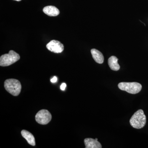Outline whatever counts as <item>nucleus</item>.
Here are the masks:
<instances>
[{
	"label": "nucleus",
	"instance_id": "6e6552de",
	"mask_svg": "<svg viewBox=\"0 0 148 148\" xmlns=\"http://www.w3.org/2000/svg\"><path fill=\"white\" fill-rule=\"evenodd\" d=\"M43 11L47 15L49 16H56L60 13L59 10L54 6H47L43 9Z\"/></svg>",
	"mask_w": 148,
	"mask_h": 148
},
{
	"label": "nucleus",
	"instance_id": "20e7f679",
	"mask_svg": "<svg viewBox=\"0 0 148 148\" xmlns=\"http://www.w3.org/2000/svg\"><path fill=\"white\" fill-rule=\"evenodd\" d=\"M118 87L121 90L126 91L130 94H137L141 91L142 85L139 83L121 82L119 84Z\"/></svg>",
	"mask_w": 148,
	"mask_h": 148
},
{
	"label": "nucleus",
	"instance_id": "2eb2a0df",
	"mask_svg": "<svg viewBox=\"0 0 148 148\" xmlns=\"http://www.w3.org/2000/svg\"><path fill=\"white\" fill-rule=\"evenodd\" d=\"M95 140H97V141H98V139H97V138H96V139H95Z\"/></svg>",
	"mask_w": 148,
	"mask_h": 148
},
{
	"label": "nucleus",
	"instance_id": "9b49d317",
	"mask_svg": "<svg viewBox=\"0 0 148 148\" xmlns=\"http://www.w3.org/2000/svg\"><path fill=\"white\" fill-rule=\"evenodd\" d=\"M118 59L116 56H112L108 59V65L110 68L114 71H118L119 70L120 67L118 63Z\"/></svg>",
	"mask_w": 148,
	"mask_h": 148
},
{
	"label": "nucleus",
	"instance_id": "f8f14e48",
	"mask_svg": "<svg viewBox=\"0 0 148 148\" xmlns=\"http://www.w3.org/2000/svg\"><path fill=\"white\" fill-rule=\"evenodd\" d=\"M66 87V84L65 83H63L61 86V90H64Z\"/></svg>",
	"mask_w": 148,
	"mask_h": 148
},
{
	"label": "nucleus",
	"instance_id": "4468645a",
	"mask_svg": "<svg viewBox=\"0 0 148 148\" xmlns=\"http://www.w3.org/2000/svg\"><path fill=\"white\" fill-rule=\"evenodd\" d=\"M14 1H21V0H14Z\"/></svg>",
	"mask_w": 148,
	"mask_h": 148
},
{
	"label": "nucleus",
	"instance_id": "f257e3e1",
	"mask_svg": "<svg viewBox=\"0 0 148 148\" xmlns=\"http://www.w3.org/2000/svg\"><path fill=\"white\" fill-rule=\"evenodd\" d=\"M131 126L136 129H141L145 125L146 116L142 110H139L134 114L130 120Z\"/></svg>",
	"mask_w": 148,
	"mask_h": 148
},
{
	"label": "nucleus",
	"instance_id": "1a4fd4ad",
	"mask_svg": "<svg viewBox=\"0 0 148 148\" xmlns=\"http://www.w3.org/2000/svg\"><path fill=\"white\" fill-rule=\"evenodd\" d=\"M21 134L22 137L27 140L29 145L33 146L36 145L35 138L32 133L27 130H23L21 131Z\"/></svg>",
	"mask_w": 148,
	"mask_h": 148
},
{
	"label": "nucleus",
	"instance_id": "0eeeda50",
	"mask_svg": "<svg viewBox=\"0 0 148 148\" xmlns=\"http://www.w3.org/2000/svg\"><path fill=\"white\" fill-rule=\"evenodd\" d=\"M86 148H101V143L95 139L92 138H86L84 140Z\"/></svg>",
	"mask_w": 148,
	"mask_h": 148
},
{
	"label": "nucleus",
	"instance_id": "ddd939ff",
	"mask_svg": "<svg viewBox=\"0 0 148 148\" xmlns=\"http://www.w3.org/2000/svg\"><path fill=\"white\" fill-rule=\"evenodd\" d=\"M57 78L56 77V76H54V77H53V78L51 79V82H52V83L56 82H57Z\"/></svg>",
	"mask_w": 148,
	"mask_h": 148
},
{
	"label": "nucleus",
	"instance_id": "f03ea898",
	"mask_svg": "<svg viewBox=\"0 0 148 148\" xmlns=\"http://www.w3.org/2000/svg\"><path fill=\"white\" fill-rule=\"evenodd\" d=\"M4 87L8 92L13 96H18L21 92V83L14 79L6 80L4 82Z\"/></svg>",
	"mask_w": 148,
	"mask_h": 148
},
{
	"label": "nucleus",
	"instance_id": "39448f33",
	"mask_svg": "<svg viewBox=\"0 0 148 148\" xmlns=\"http://www.w3.org/2000/svg\"><path fill=\"white\" fill-rule=\"evenodd\" d=\"M36 120L39 124L46 125L51 120L52 116L49 111L46 110H42L36 114Z\"/></svg>",
	"mask_w": 148,
	"mask_h": 148
},
{
	"label": "nucleus",
	"instance_id": "423d86ee",
	"mask_svg": "<svg viewBox=\"0 0 148 148\" xmlns=\"http://www.w3.org/2000/svg\"><path fill=\"white\" fill-rule=\"evenodd\" d=\"M48 49L51 52L60 53L64 50V46L60 42L56 40H52L47 45Z\"/></svg>",
	"mask_w": 148,
	"mask_h": 148
},
{
	"label": "nucleus",
	"instance_id": "9d476101",
	"mask_svg": "<svg viewBox=\"0 0 148 148\" xmlns=\"http://www.w3.org/2000/svg\"><path fill=\"white\" fill-rule=\"evenodd\" d=\"M91 53L92 58L95 62L99 64H103L104 62V58L101 52L95 49H92L91 50Z\"/></svg>",
	"mask_w": 148,
	"mask_h": 148
},
{
	"label": "nucleus",
	"instance_id": "7ed1b4c3",
	"mask_svg": "<svg viewBox=\"0 0 148 148\" xmlns=\"http://www.w3.org/2000/svg\"><path fill=\"white\" fill-rule=\"evenodd\" d=\"M20 59V56L13 50H10L8 53L1 56L0 66H8L14 64Z\"/></svg>",
	"mask_w": 148,
	"mask_h": 148
}]
</instances>
